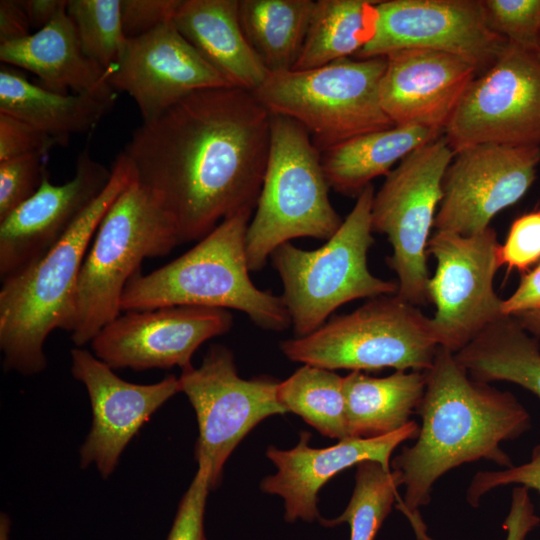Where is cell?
<instances>
[{
  "label": "cell",
  "mask_w": 540,
  "mask_h": 540,
  "mask_svg": "<svg viewBox=\"0 0 540 540\" xmlns=\"http://www.w3.org/2000/svg\"><path fill=\"white\" fill-rule=\"evenodd\" d=\"M374 194L373 185L366 186L339 229L318 249L287 242L272 253L295 337L311 334L348 302L397 293V282L373 275L368 267Z\"/></svg>",
  "instance_id": "obj_7"
},
{
  "label": "cell",
  "mask_w": 540,
  "mask_h": 540,
  "mask_svg": "<svg viewBox=\"0 0 540 540\" xmlns=\"http://www.w3.org/2000/svg\"><path fill=\"white\" fill-rule=\"evenodd\" d=\"M116 93H60L30 82L17 68H0V112L21 119L66 145L92 132L114 106Z\"/></svg>",
  "instance_id": "obj_24"
},
{
  "label": "cell",
  "mask_w": 540,
  "mask_h": 540,
  "mask_svg": "<svg viewBox=\"0 0 540 540\" xmlns=\"http://www.w3.org/2000/svg\"><path fill=\"white\" fill-rule=\"evenodd\" d=\"M509 484L534 489L540 494V444L533 448L530 460L524 464L503 470L477 472L467 489L466 500L470 506L478 507L486 493Z\"/></svg>",
  "instance_id": "obj_38"
},
{
  "label": "cell",
  "mask_w": 540,
  "mask_h": 540,
  "mask_svg": "<svg viewBox=\"0 0 540 540\" xmlns=\"http://www.w3.org/2000/svg\"><path fill=\"white\" fill-rule=\"evenodd\" d=\"M536 310H540V262L521 278L516 290L501 303L503 316L514 317Z\"/></svg>",
  "instance_id": "obj_41"
},
{
  "label": "cell",
  "mask_w": 540,
  "mask_h": 540,
  "mask_svg": "<svg viewBox=\"0 0 540 540\" xmlns=\"http://www.w3.org/2000/svg\"><path fill=\"white\" fill-rule=\"evenodd\" d=\"M454 356L476 381H507L540 397V346L515 317L502 316Z\"/></svg>",
  "instance_id": "obj_27"
},
{
  "label": "cell",
  "mask_w": 540,
  "mask_h": 540,
  "mask_svg": "<svg viewBox=\"0 0 540 540\" xmlns=\"http://www.w3.org/2000/svg\"><path fill=\"white\" fill-rule=\"evenodd\" d=\"M233 326L229 310L172 306L127 311L103 327L90 342L92 353L112 369H181L195 351Z\"/></svg>",
  "instance_id": "obj_16"
},
{
  "label": "cell",
  "mask_w": 540,
  "mask_h": 540,
  "mask_svg": "<svg viewBox=\"0 0 540 540\" xmlns=\"http://www.w3.org/2000/svg\"><path fill=\"white\" fill-rule=\"evenodd\" d=\"M112 171L85 147L75 172L63 184L50 182L48 171L37 192L0 221V279L43 257L67 233L83 211L104 190Z\"/></svg>",
  "instance_id": "obj_19"
},
{
  "label": "cell",
  "mask_w": 540,
  "mask_h": 540,
  "mask_svg": "<svg viewBox=\"0 0 540 540\" xmlns=\"http://www.w3.org/2000/svg\"><path fill=\"white\" fill-rule=\"evenodd\" d=\"M181 0H121V21L127 39L172 21Z\"/></svg>",
  "instance_id": "obj_39"
},
{
  "label": "cell",
  "mask_w": 540,
  "mask_h": 540,
  "mask_svg": "<svg viewBox=\"0 0 540 540\" xmlns=\"http://www.w3.org/2000/svg\"><path fill=\"white\" fill-rule=\"evenodd\" d=\"M376 10L374 36L355 58L428 49L464 57L481 73L507 42L489 27L481 0H386Z\"/></svg>",
  "instance_id": "obj_15"
},
{
  "label": "cell",
  "mask_w": 540,
  "mask_h": 540,
  "mask_svg": "<svg viewBox=\"0 0 540 540\" xmlns=\"http://www.w3.org/2000/svg\"><path fill=\"white\" fill-rule=\"evenodd\" d=\"M377 2L315 1L300 56L292 69L307 70L355 57L374 36Z\"/></svg>",
  "instance_id": "obj_29"
},
{
  "label": "cell",
  "mask_w": 540,
  "mask_h": 540,
  "mask_svg": "<svg viewBox=\"0 0 540 540\" xmlns=\"http://www.w3.org/2000/svg\"><path fill=\"white\" fill-rule=\"evenodd\" d=\"M178 245L173 219L135 178L106 211L85 256L70 332L76 347L120 315L123 291L144 259L166 256Z\"/></svg>",
  "instance_id": "obj_5"
},
{
  "label": "cell",
  "mask_w": 540,
  "mask_h": 540,
  "mask_svg": "<svg viewBox=\"0 0 540 540\" xmlns=\"http://www.w3.org/2000/svg\"><path fill=\"white\" fill-rule=\"evenodd\" d=\"M31 28L36 31L47 26L67 0H21Z\"/></svg>",
  "instance_id": "obj_43"
},
{
  "label": "cell",
  "mask_w": 540,
  "mask_h": 540,
  "mask_svg": "<svg viewBox=\"0 0 540 540\" xmlns=\"http://www.w3.org/2000/svg\"><path fill=\"white\" fill-rule=\"evenodd\" d=\"M269 145L270 113L253 93L218 87L193 92L143 122L122 152L184 244L255 209Z\"/></svg>",
  "instance_id": "obj_1"
},
{
  "label": "cell",
  "mask_w": 540,
  "mask_h": 540,
  "mask_svg": "<svg viewBox=\"0 0 540 540\" xmlns=\"http://www.w3.org/2000/svg\"><path fill=\"white\" fill-rule=\"evenodd\" d=\"M238 5L239 0H181L173 22L232 87L253 92L269 72L243 33Z\"/></svg>",
  "instance_id": "obj_23"
},
{
  "label": "cell",
  "mask_w": 540,
  "mask_h": 540,
  "mask_svg": "<svg viewBox=\"0 0 540 540\" xmlns=\"http://www.w3.org/2000/svg\"><path fill=\"white\" fill-rule=\"evenodd\" d=\"M454 155L439 136L402 159L373 197L372 228L391 244L386 262L398 279L396 294L416 306L429 302L427 246Z\"/></svg>",
  "instance_id": "obj_10"
},
{
  "label": "cell",
  "mask_w": 540,
  "mask_h": 540,
  "mask_svg": "<svg viewBox=\"0 0 540 540\" xmlns=\"http://www.w3.org/2000/svg\"><path fill=\"white\" fill-rule=\"evenodd\" d=\"M514 317L528 333L540 338V310L525 312Z\"/></svg>",
  "instance_id": "obj_44"
},
{
  "label": "cell",
  "mask_w": 540,
  "mask_h": 540,
  "mask_svg": "<svg viewBox=\"0 0 540 540\" xmlns=\"http://www.w3.org/2000/svg\"><path fill=\"white\" fill-rule=\"evenodd\" d=\"M66 6L67 3L44 28L23 39L0 44L1 62L35 74L40 85L56 92L115 94L108 83L109 72L83 53Z\"/></svg>",
  "instance_id": "obj_22"
},
{
  "label": "cell",
  "mask_w": 540,
  "mask_h": 540,
  "mask_svg": "<svg viewBox=\"0 0 540 540\" xmlns=\"http://www.w3.org/2000/svg\"><path fill=\"white\" fill-rule=\"evenodd\" d=\"M321 152L294 120L270 114V145L245 248L250 271L262 270L280 245L329 239L343 220L329 199Z\"/></svg>",
  "instance_id": "obj_6"
},
{
  "label": "cell",
  "mask_w": 540,
  "mask_h": 540,
  "mask_svg": "<svg viewBox=\"0 0 540 540\" xmlns=\"http://www.w3.org/2000/svg\"><path fill=\"white\" fill-rule=\"evenodd\" d=\"M314 5L313 0H239L243 33L268 72L294 67Z\"/></svg>",
  "instance_id": "obj_28"
},
{
  "label": "cell",
  "mask_w": 540,
  "mask_h": 540,
  "mask_svg": "<svg viewBox=\"0 0 540 540\" xmlns=\"http://www.w3.org/2000/svg\"><path fill=\"white\" fill-rule=\"evenodd\" d=\"M438 347L431 318L397 294L370 298L311 334L280 343L289 360L333 371H426Z\"/></svg>",
  "instance_id": "obj_9"
},
{
  "label": "cell",
  "mask_w": 540,
  "mask_h": 540,
  "mask_svg": "<svg viewBox=\"0 0 540 540\" xmlns=\"http://www.w3.org/2000/svg\"><path fill=\"white\" fill-rule=\"evenodd\" d=\"M252 211L220 222L196 245L148 274L137 273L126 285L121 311L172 306L238 310L259 328L279 332L291 326L281 296L251 280L245 238Z\"/></svg>",
  "instance_id": "obj_4"
},
{
  "label": "cell",
  "mask_w": 540,
  "mask_h": 540,
  "mask_svg": "<svg viewBox=\"0 0 540 540\" xmlns=\"http://www.w3.org/2000/svg\"><path fill=\"white\" fill-rule=\"evenodd\" d=\"M489 27L506 41L538 52L540 0H481Z\"/></svg>",
  "instance_id": "obj_33"
},
{
  "label": "cell",
  "mask_w": 540,
  "mask_h": 540,
  "mask_svg": "<svg viewBox=\"0 0 540 540\" xmlns=\"http://www.w3.org/2000/svg\"><path fill=\"white\" fill-rule=\"evenodd\" d=\"M277 398L286 412L330 438H350L343 392V377L333 370L303 364L278 382Z\"/></svg>",
  "instance_id": "obj_30"
},
{
  "label": "cell",
  "mask_w": 540,
  "mask_h": 540,
  "mask_svg": "<svg viewBox=\"0 0 540 540\" xmlns=\"http://www.w3.org/2000/svg\"><path fill=\"white\" fill-rule=\"evenodd\" d=\"M425 372L426 389L416 410L422 421L419 434L390 462L405 488L399 510L418 540H432L419 511L429 504L440 477L480 459L513 466L501 443L531 428L528 410L512 393L472 379L451 351L439 346Z\"/></svg>",
  "instance_id": "obj_2"
},
{
  "label": "cell",
  "mask_w": 540,
  "mask_h": 540,
  "mask_svg": "<svg viewBox=\"0 0 540 540\" xmlns=\"http://www.w3.org/2000/svg\"><path fill=\"white\" fill-rule=\"evenodd\" d=\"M441 135L426 127L394 125L346 140L321 153L329 187L358 196L374 178L386 176L394 164Z\"/></svg>",
  "instance_id": "obj_26"
},
{
  "label": "cell",
  "mask_w": 540,
  "mask_h": 540,
  "mask_svg": "<svg viewBox=\"0 0 540 540\" xmlns=\"http://www.w3.org/2000/svg\"><path fill=\"white\" fill-rule=\"evenodd\" d=\"M30 28L21 0L0 1V44L29 36Z\"/></svg>",
  "instance_id": "obj_42"
},
{
  "label": "cell",
  "mask_w": 540,
  "mask_h": 540,
  "mask_svg": "<svg viewBox=\"0 0 540 540\" xmlns=\"http://www.w3.org/2000/svg\"><path fill=\"white\" fill-rule=\"evenodd\" d=\"M500 246L490 226L467 236L447 231L431 235L427 253L436 260V269L428 295L435 305L431 325L438 346L455 354L503 316L494 289L502 266Z\"/></svg>",
  "instance_id": "obj_12"
},
{
  "label": "cell",
  "mask_w": 540,
  "mask_h": 540,
  "mask_svg": "<svg viewBox=\"0 0 540 540\" xmlns=\"http://www.w3.org/2000/svg\"><path fill=\"white\" fill-rule=\"evenodd\" d=\"M104 190L38 261L1 281L0 349L3 367L24 376L47 366L44 345L56 329L72 331L81 268L103 216L135 179L123 152Z\"/></svg>",
  "instance_id": "obj_3"
},
{
  "label": "cell",
  "mask_w": 540,
  "mask_h": 540,
  "mask_svg": "<svg viewBox=\"0 0 540 540\" xmlns=\"http://www.w3.org/2000/svg\"><path fill=\"white\" fill-rule=\"evenodd\" d=\"M46 171L44 156L0 162V221L37 192Z\"/></svg>",
  "instance_id": "obj_34"
},
{
  "label": "cell",
  "mask_w": 540,
  "mask_h": 540,
  "mask_svg": "<svg viewBox=\"0 0 540 540\" xmlns=\"http://www.w3.org/2000/svg\"><path fill=\"white\" fill-rule=\"evenodd\" d=\"M197 464L196 474L180 500L166 540H206L204 515L211 489V466L206 459H198Z\"/></svg>",
  "instance_id": "obj_35"
},
{
  "label": "cell",
  "mask_w": 540,
  "mask_h": 540,
  "mask_svg": "<svg viewBox=\"0 0 540 540\" xmlns=\"http://www.w3.org/2000/svg\"><path fill=\"white\" fill-rule=\"evenodd\" d=\"M444 137L457 152L480 144L540 146V55L510 42L469 84Z\"/></svg>",
  "instance_id": "obj_11"
},
{
  "label": "cell",
  "mask_w": 540,
  "mask_h": 540,
  "mask_svg": "<svg viewBox=\"0 0 540 540\" xmlns=\"http://www.w3.org/2000/svg\"><path fill=\"white\" fill-rule=\"evenodd\" d=\"M355 486L349 503L343 513L333 519H322L323 526L333 527L342 523L350 526V540H374L384 520L397 501L401 486L400 474L372 460L356 465Z\"/></svg>",
  "instance_id": "obj_31"
},
{
  "label": "cell",
  "mask_w": 540,
  "mask_h": 540,
  "mask_svg": "<svg viewBox=\"0 0 540 540\" xmlns=\"http://www.w3.org/2000/svg\"><path fill=\"white\" fill-rule=\"evenodd\" d=\"M419 425L410 420L390 434L373 438H346L325 448L310 446L311 434L300 433L299 442L289 450L268 446L267 458L277 472L265 477L260 488L278 495L284 501V518L288 522L301 519L312 522L320 519L318 493L337 473L365 460L379 462L391 469V455L403 442L416 439Z\"/></svg>",
  "instance_id": "obj_20"
},
{
  "label": "cell",
  "mask_w": 540,
  "mask_h": 540,
  "mask_svg": "<svg viewBox=\"0 0 540 540\" xmlns=\"http://www.w3.org/2000/svg\"><path fill=\"white\" fill-rule=\"evenodd\" d=\"M528 491L529 489L523 486H517L512 490L510 510L503 523L507 532L505 540H525L540 523Z\"/></svg>",
  "instance_id": "obj_40"
},
{
  "label": "cell",
  "mask_w": 540,
  "mask_h": 540,
  "mask_svg": "<svg viewBox=\"0 0 540 540\" xmlns=\"http://www.w3.org/2000/svg\"><path fill=\"white\" fill-rule=\"evenodd\" d=\"M83 53L107 72L120 61L127 38L121 21V0H68Z\"/></svg>",
  "instance_id": "obj_32"
},
{
  "label": "cell",
  "mask_w": 540,
  "mask_h": 540,
  "mask_svg": "<svg viewBox=\"0 0 540 540\" xmlns=\"http://www.w3.org/2000/svg\"><path fill=\"white\" fill-rule=\"evenodd\" d=\"M386 57L345 58L307 70L269 72L252 93L270 113L300 124L322 153L393 125L379 86Z\"/></svg>",
  "instance_id": "obj_8"
},
{
  "label": "cell",
  "mask_w": 540,
  "mask_h": 540,
  "mask_svg": "<svg viewBox=\"0 0 540 540\" xmlns=\"http://www.w3.org/2000/svg\"><path fill=\"white\" fill-rule=\"evenodd\" d=\"M502 265L526 271L540 261V210L523 214L512 223L500 246Z\"/></svg>",
  "instance_id": "obj_36"
},
{
  "label": "cell",
  "mask_w": 540,
  "mask_h": 540,
  "mask_svg": "<svg viewBox=\"0 0 540 540\" xmlns=\"http://www.w3.org/2000/svg\"><path fill=\"white\" fill-rule=\"evenodd\" d=\"M11 520L6 513L0 515V540H9Z\"/></svg>",
  "instance_id": "obj_45"
},
{
  "label": "cell",
  "mask_w": 540,
  "mask_h": 540,
  "mask_svg": "<svg viewBox=\"0 0 540 540\" xmlns=\"http://www.w3.org/2000/svg\"><path fill=\"white\" fill-rule=\"evenodd\" d=\"M108 83L133 98L143 122L198 90L232 87L182 36L173 20L128 39Z\"/></svg>",
  "instance_id": "obj_18"
},
{
  "label": "cell",
  "mask_w": 540,
  "mask_h": 540,
  "mask_svg": "<svg viewBox=\"0 0 540 540\" xmlns=\"http://www.w3.org/2000/svg\"><path fill=\"white\" fill-rule=\"evenodd\" d=\"M426 381V372L415 370H396L381 378L362 371H351L344 376L350 437H379L405 426L423 399Z\"/></svg>",
  "instance_id": "obj_25"
},
{
  "label": "cell",
  "mask_w": 540,
  "mask_h": 540,
  "mask_svg": "<svg viewBox=\"0 0 540 540\" xmlns=\"http://www.w3.org/2000/svg\"><path fill=\"white\" fill-rule=\"evenodd\" d=\"M539 55H540V44H539V51H538Z\"/></svg>",
  "instance_id": "obj_46"
},
{
  "label": "cell",
  "mask_w": 540,
  "mask_h": 540,
  "mask_svg": "<svg viewBox=\"0 0 540 540\" xmlns=\"http://www.w3.org/2000/svg\"><path fill=\"white\" fill-rule=\"evenodd\" d=\"M540 163V146L480 144L455 152L443 183L434 228L479 233L529 190Z\"/></svg>",
  "instance_id": "obj_14"
},
{
  "label": "cell",
  "mask_w": 540,
  "mask_h": 540,
  "mask_svg": "<svg viewBox=\"0 0 540 540\" xmlns=\"http://www.w3.org/2000/svg\"><path fill=\"white\" fill-rule=\"evenodd\" d=\"M385 57L380 102L398 126L444 132L469 84L480 73L470 60L442 51L403 49Z\"/></svg>",
  "instance_id": "obj_21"
},
{
  "label": "cell",
  "mask_w": 540,
  "mask_h": 540,
  "mask_svg": "<svg viewBox=\"0 0 540 540\" xmlns=\"http://www.w3.org/2000/svg\"><path fill=\"white\" fill-rule=\"evenodd\" d=\"M178 380L196 414L195 458L210 463L212 489L242 439L265 418L287 413L277 398L278 381L241 378L233 352L219 344L209 347L198 367L181 369Z\"/></svg>",
  "instance_id": "obj_13"
},
{
  "label": "cell",
  "mask_w": 540,
  "mask_h": 540,
  "mask_svg": "<svg viewBox=\"0 0 540 540\" xmlns=\"http://www.w3.org/2000/svg\"><path fill=\"white\" fill-rule=\"evenodd\" d=\"M71 373L88 393L92 425L80 448V466L94 464L105 479L118 465L119 458L152 414L180 392L179 380L168 375L152 384L123 380L92 352L71 349Z\"/></svg>",
  "instance_id": "obj_17"
},
{
  "label": "cell",
  "mask_w": 540,
  "mask_h": 540,
  "mask_svg": "<svg viewBox=\"0 0 540 540\" xmlns=\"http://www.w3.org/2000/svg\"><path fill=\"white\" fill-rule=\"evenodd\" d=\"M62 143L31 124L0 112V162L26 156H44Z\"/></svg>",
  "instance_id": "obj_37"
}]
</instances>
